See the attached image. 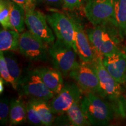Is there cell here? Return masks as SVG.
Wrapping results in <instances>:
<instances>
[{"instance_id": "obj_1", "label": "cell", "mask_w": 126, "mask_h": 126, "mask_svg": "<svg viewBox=\"0 0 126 126\" xmlns=\"http://www.w3.org/2000/svg\"><path fill=\"white\" fill-rule=\"evenodd\" d=\"M81 105L91 125L106 126L113 119L111 106L94 93H86L81 100Z\"/></svg>"}, {"instance_id": "obj_2", "label": "cell", "mask_w": 126, "mask_h": 126, "mask_svg": "<svg viewBox=\"0 0 126 126\" xmlns=\"http://www.w3.org/2000/svg\"><path fill=\"white\" fill-rule=\"evenodd\" d=\"M107 26H94L86 31L95 56H108L120 50L114 32Z\"/></svg>"}, {"instance_id": "obj_3", "label": "cell", "mask_w": 126, "mask_h": 126, "mask_svg": "<svg viewBox=\"0 0 126 126\" xmlns=\"http://www.w3.org/2000/svg\"><path fill=\"white\" fill-rule=\"evenodd\" d=\"M84 12L94 26L114 24L117 26L114 0H85Z\"/></svg>"}, {"instance_id": "obj_4", "label": "cell", "mask_w": 126, "mask_h": 126, "mask_svg": "<svg viewBox=\"0 0 126 126\" xmlns=\"http://www.w3.org/2000/svg\"><path fill=\"white\" fill-rule=\"evenodd\" d=\"M55 68L64 76H67L74 70L79 63L77 61V53L69 44L57 39L48 50Z\"/></svg>"}, {"instance_id": "obj_5", "label": "cell", "mask_w": 126, "mask_h": 126, "mask_svg": "<svg viewBox=\"0 0 126 126\" xmlns=\"http://www.w3.org/2000/svg\"><path fill=\"white\" fill-rule=\"evenodd\" d=\"M19 94L33 100L48 102L54 94L47 87L35 70L29 71L22 76L18 84Z\"/></svg>"}, {"instance_id": "obj_6", "label": "cell", "mask_w": 126, "mask_h": 126, "mask_svg": "<svg viewBox=\"0 0 126 126\" xmlns=\"http://www.w3.org/2000/svg\"><path fill=\"white\" fill-rule=\"evenodd\" d=\"M46 15L34 9L25 11V24L29 31L45 43H54L55 37L48 25Z\"/></svg>"}, {"instance_id": "obj_7", "label": "cell", "mask_w": 126, "mask_h": 126, "mask_svg": "<svg viewBox=\"0 0 126 126\" xmlns=\"http://www.w3.org/2000/svg\"><path fill=\"white\" fill-rule=\"evenodd\" d=\"M69 75L76 82L82 92H93L103 96L96 73L88 64H79Z\"/></svg>"}, {"instance_id": "obj_8", "label": "cell", "mask_w": 126, "mask_h": 126, "mask_svg": "<svg viewBox=\"0 0 126 126\" xmlns=\"http://www.w3.org/2000/svg\"><path fill=\"white\" fill-rule=\"evenodd\" d=\"M18 50L22 56L32 61H44L48 59L45 43L30 31L20 34Z\"/></svg>"}, {"instance_id": "obj_9", "label": "cell", "mask_w": 126, "mask_h": 126, "mask_svg": "<svg viewBox=\"0 0 126 126\" xmlns=\"http://www.w3.org/2000/svg\"><path fill=\"white\" fill-rule=\"evenodd\" d=\"M47 20L57 38L74 46L75 20L64 14L53 12L46 15Z\"/></svg>"}, {"instance_id": "obj_10", "label": "cell", "mask_w": 126, "mask_h": 126, "mask_svg": "<svg viewBox=\"0 0 126 126\" xmlns=\"http://www.w3.org/2000/svg\"><path fill=\"white\" fill-rule=\"evenodd\" d=\"M102 56H95L92 64V68L98 77L100 88L103 96L113 100L119 99L122 94L120 83L118 82L110 74L105 67Z\"/></svg>"}, {"instance_id": "obj_11", "label": "cell", "mask_w": 126, "mask_h": 126, "mask_svg": "<svg viewBox=\"0 0 126 126\" xmlns=\"http://www.w3.org/2000/svg\"><path fill=\"white\" fill-rule=\"evenodd\" d=\"M82 92L76 83L64 85L61 90L51 99L49 105L53 114L66 112L74 102L81 100Z\"/></svg>"}, {"instance_id": "obj_12", "label": "cell", "mask_w": 126, "mask_h": 126, "mask_svg": "<svg viewBox=\"0 0 126 126\" xmlns=\"http://www.w3.org/2000/svg\"><path fill=\"white\" fill-rule=\"evenodd\" d=\"M74 49L82 63H92L95 55L87 33L80 23L75 21V36Z\"/></svg>"}, {"instance_id": "obj_13", "label": "cell", "mask_w": 126, "mask_h": 126, "mask_svg": "<svg viewBox=\"0 0 126 126\" xmlns=\"http://www.w3.org/2000/svg\"><path fill=\"white\" fill-rule=\"evenodd\" d=\"M103 64L110 74L120 84L126 83V54L120 51L103 56Z\"/></svg>"}, {"instance_id": "obj_14", "label": "cell", "mask_w": 126, "mask_h": 126, "mask_svg": "<svg viewBox=\"0 0 126 126\" xmlns=\"http://www.w3.org/2000/svg\"><path fill=\"white\" fill-rule=\"evenodd\" d=\"M46 86L54 94H57L63 87L62 73L56 68L39 67L34 69Z\"/></svg>"}, {"instance_id": "obj_15", "label": "cell", "mask_w": 126, "mask_h": 126, "mask_svg": "<svg viewBox=\"0 0 126 126\" xmlns=\"http://www.w3.org/2000/svg\"><path fill=\"white\" fill-rule=\"evenodd\" d=\"M19 33L12 29H4L0 31V51H14L19 50Z\"/></svg>"}, {"instance_id": "obj_16", "label": "cell", "mask_w": 126, "mask_h": 126, "mask_svg": "<svg viewBox=\"0 0 126 126\" xmlns=\"http://www.w3.org/2000/svg\"><path fill=\"white\" fill-rule=\"evenodd\" d=\"M26 105L21 97L13 99L10 102L9 124L19 125L26 120Z\"/></svg>"}, {"instance_id": "obj_17", "label": "cell", "mask_w": 126, "mask_h": 126, "mask_svg": "<svg viewBox=\"0 0 126 126\" xmlns=\"http://www.w3.org/2000/svg\"><path fill=\"white\" fill-rule=\"evenodd\" d=\"M81 100L74 102L67 112L68 120L74 126H88L91 124L81 108Z\"/></svg>"}, {"instance_id": "obj_18", "label": "cell", "mask_w": 126, "mask_h": 126, "mask_svg": "<svg viewBox=\"0 0 126 126\" xmlns=\"http://www.w3.org/2000/svg\"><path fill=\"white\" fill-rule=\"evenodd\" d=\"M10 22L12 29L22 33L25 29V11L22 7L13 2L10 14Z\"/></svg>"}, {"instance_id": "obj_19", "label": "cell", "mask_w": 126, "mask_h": 126, "mask_svg": "<svg viewBox=\"0 0 126 126\" xmlns=\"http://www.w3.org/2000/svg\"><path fill=\"white\" fill-rule=\"evenodd\" d=\"M34 108L37 111L42 120L43 126H51L53 120V113L52 112L50 105L47 102L40 100L30 99Z\"/></svg>"}, {"instance_id": "obj_20", "label": "cell", "mask_w": 126, "mask_h": 126, "mask_svg": "<svg viewBox=\"0 0 126 126\" xmlns=\"http://www.w3.org/2000/svg\"><path fill=\"white\" fill-rule=\"evenodd\" d=\"M4 54L9 73L18 87L19 82L22 78V71L18 59L11 51H4Z\"/></svg>"}, {"instance_id": "obj_21", "label": "cell", "mask_w": 126, "mask_h": 126, "mask_svg": "<svg viewBox=\"0 0 126 126\" xmlns=\"http://www.w3.org/2000/svg\"><path fill=\"white\" fill-rule=\"evenodd\" d=\"M115 18L117 27L126 33V0H114Z\"/></svg>"}, {"instance_id": "obj_22", "label": "cell", "mask_w": 126, "mask_h": 126, "mask_svg": "<svg viewBox=\"0 0 126 126\" xmlns=\"http://www.w3.org/2000/svg\"><path fill=\"white\" fill-rule=\"evenodd\" d=\"M13 2L11 0H0V23L4 29H12L10 14Z\"/></svg>"}, {"instance_id": "obj_23", "label": "cell", "mask_w": 126, "mask_h": 126, "mask_svg": "<svg viewBox=\"0 0 126 126\" xmlns=\"http://www.w3.org/2000/svg\"><path fill=\"white\" fill-rule=\"evenodd\" d=\"M0 74L1 77L4 80V81L10 83L15 89H18V85L9 72L4 52L1 51L0 52Z\"/></svg>"}, {"instance_id": "obj_24", "label": "cell", "mask_w": 126, "mask_h": 126, "mask_svg": "<svg viewBox=\"0 0 126 126\" xmlns=\"http://www.w3.org/2000/svg\"><path fill=\"white\" fill-rule=\"evenodd\" d=\"M26 105V120L31 124L34 126H43L40 116L34 109L31 100H29Z\"/></svg>"}, {"instance_id": "obj_25", "label": "cell", "mask_w": 126, "mask_h": 126, "mask_svg": "<svg viewBox=\"0 0 126 126\" xmlns=\"http://www.w3.org/2000/svg\"><path fill=\"white\" fill-rule=\"evenodd\" d=\"M10 103L7 97L3 96L0 101V121L2 125L7 124L9 117Z\"/></svg>"}, {"instance_id": "obj_26", "label": "cell", "mask_w": 126, "mask_h": 126, "mask_svg": "<svg viewBox=\"0 0 126 126\" xmlns=\"http://www.w3.org/2000/svg\"><path fill=\"white\" fill-rule=\"evenodd\" d=\"M85 0H63L64 7L65 8L74 10L82 5Z\"/></svg>"}, {"instance_id": "obj_27", "label": "cell", "mask_w": 126, "mask_h": 126, "mask_svg": "<svg viewBox=\"0 0 126 126\" xmlns=\"http://www.w3.org/2000/svg\"><path fill=\"white\" fill-rule=\"evenodd\" d=\"M11 1L22 7L25 11L30 9H35L34 0H11Z\"/></svg>"}, {"instance_id": "obj_28", "label": "cell", "mask_w": 126, "mask_h": 126, "mask_svg": "<svg viewBox=\"0 0 126 126\" xmlns=\"http://www.w3.org/2000/svg\"><path fill=\"white\" fill-rule=\"evenodd\" d=\"M42 1L48 7L53 8L59 9L61 7H64L63 0H42Z\"/></svg>"}, {"instance_id": "obj_29", "label": "cell", "mask_w": 126, "mask_h": 126, "mask_svg": "<svg viewBox=\"0 0 126 126\" xmlns=\"http://www.w3.org/2000/svg\"><path fill=\"white\" fill-rule=\"evenodd\" d=\"M4 80L1 77V78H0V94H2L3 91H4Z\"/></svg>"}, {"instance_id": "obj_30", "label": "cell", "mask_w": 126, "mask_h": 126, "mask_svg": "<svg viewBox=\"0 0 126 126\" xmlns=\"http://www.w3.org/2000/svg\"></svg>"}, {"instance_id": "obj_31", "label": "cell", "mask_w": 126, "mask_h": 126, "mask_svg": "<svg viewBox=\"0 0 126 126\" xmlns=\"http://www.w3.org/2000/svg\"></svg>"}]
</instances>
